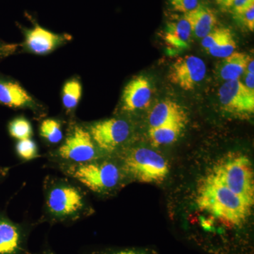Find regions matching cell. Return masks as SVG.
Masks as SVG:
<instances>
[{
	"mask_svg": "<svg viewBox=\"0 0 254 254\" xmlns=\"http://www.w3.org/2000/svg\"><path fill=\"white\" fill-rule=\"evenodd\" d=\"M237 21H240L241 24L248 29L249 31L254 32V5L251 6L243 12L240 14L234 15Z\"/></svg>",
	"mask_w": 254,
	"mask_h": 254,
	"instance_id": "cell-27",
	"label": "cell"
},
{
	"mask_svg": "<svg viewBox=\"0 0 254 254\" xmlns=\"http://www.w3.org/2000/svg\"><path fill=\"white\" fill-rule=\"evenodd\" d=\"M16 153L20 160L23 162H29L40 158L38 144L32 138L17 141L15 146Z\"/></svg>",
	"mask_w": 254,
	"mask_h": 254,
	"instance_id": "cell-22",
	"label": "cell"
},
{
	"mask_svg": "<svg viewBox=\"0 0 254 254\" xmlns=\"http://www.w3.org/2000/svg\"><path fill=\"white\" fill-rule=\"evenodd\" d=\"M83 123L104 156H115L125 149L131 136V125L125 119L113 118Z\"/></svg>",
	"mask_w": 254,
	"mask_h": 254,
	"instance_id": "cell-7",
	"label": "cell"
},
{
	"mask_svg": "<svg viewBox=\"0 0 254 254\" xmlns=\"http://www.w3.org/2000/svg\"><path fill=\"white\" fill-rule=\"evenodd\" d=\"M152 96V89L148 78L137 76L125 86L122 95L120 110L131 113L146 108Z\"/></svg>",
	"mask_w": 254,
	"mask_h": 254,
	"instance_id": "cell-13",
	"label": "cell"
},
{
	"mask_svg": "<svg viewBox=\"0 0 254 254\" xmlns=\"http://www.w3.org/2000/svg\"><path fill=\"white\" fill-rule=\"evenodd\" d=\"M66 125L63 142L45 155L50 168L86 163L104 156L95 145L84 123L74 118L68 119Z\"/></svg>",
	"mask_w": 254,
	"mask_h": 254,
	"instance_id": "cell-4",
	"label": "cell"
},
{
	"mask_svg": "<svg viewBox=\"0 0 254 254\" xmlns=\"http://www.w3.org/2000/svg\"><path fill=\"white\" fill-rule=\"evenodd\" d=\"M43 205L37 225H73L93 213L88 192L67 177L48 175L43 182Z\"/></svg>",
	"mask_w": 254,
	"mask_h": 254,
	"instance_id": "cell-1",
	"label": "cell"
},
{
	"mask_svg": "<svg viewBox=\"0 0 254 254\" xmlns=\"http://www.w3.org/2000/svg\"><path fill=\"white\" fill-rule=\"evenodd\" d=\"M81 254H156L155 252L148 250L136 248H124L118 250L103 251H91Z\"/></svg>",
	"mask_w": 254,
	"mask_h": 254,
	"instance_id": "cell-25",
	"label": "cell"
},
{
	"mask_svg": "<svg viewBox=\"0 0 254 254\" xmlns=\"http://www.w3.org/2000/svg\"><path fill=\"white\" fill-rule=\"evenodd\" d=\"M237 48V43L234 40L233 37L227 38L225 41L220 42L218 44L215 45L209 48L207 51L212 56L218 58H225L235 53Z\"/></svg>",
	"mask_w": 254,
	"mask_h": 254,
	"instance_id": "cell-24",
	"label": "cell"
},
{
	"mask_svg": "<svg viewBox=\"0 0 254 254\" xmlns=\"http://www.w3.org/2000/svg\"><path fill=\"white\" fill-rule=\"evenodd\" d=\"M23 52L38 56H46L72 41L71 35L56 33L35 24L32 28H23Z\"/></svg>",
	"mask_w": 254,
	"mask_h": 254,
	"instance_id": "cell-11",
	"label": "cell"
},
{
	"mask_svg": "<svg viewBox=\"0 0 254 254\" xmlns=\"http://www.w3.org/2000/svg\"><path fill=\"white\" fill-rule=\"evenodd\" d=\"M233 36H232V31L229 28H214L213 31H210L207 36L202 38L201 45L205 50H208L211 47Z\"/></svg>",
	"mask_w": 254,
	"mask_h": 254,
	"instance_id": "cell-23",
	"label": "cell"
},
{
	"mask_svg": "<svg viewBox=\"0 0 254 254\" xmlns=\"http://www.w3.org/2000/svg\"><path fill=\"white\" fill-rule=\"evenodd\" d=\"M8 131L10 136L17 141L32 138L33 135L31 122L24 116L13 119L8 125Z\"/></svg>",
	"mask_w": 254,
	"mask_h": 254,
	"instance_id": "cell-21",
	"label": "cell"
},
{
	"mask_svg": "<svg viewBox=\"0 0 254 254\" xmlns=\"http://www.w3.org/2000/svg\"><path fill=\"white\" fill-rule=\"evenodd\" d=\"M18 45H1L0 44V57L14 53L18 48Z\"/></svg>",
	"mask_w": 254,
	"mask_h": 254,
	"instance_id": "cell-29",
	"label": "cell"
},
{
	"mask_svg": "<svg viewBox=\"0 0 254 254\" xmlns=\"http://www.w3.org/2000/svg\"><path fill=\"white\" fill-rule=\"evenodd\" d=\"M0 103L13 109L29 111L35 120L47 118L48 108L18 82L0 79Z\"/></svg>",
	"mask_w": 254,
	"mask_h": 254,
	"instance_id": "cell-9",
	"label": "cell"
},
{
	"mask_svg": "<svg viewBox=\"0 0 254 254\" xmlns=\"http://www.w3.org/2000/svg\"><path fill=\"white\" fill-rule=\"evenodd\" d=\"M208 175L254 205V169L252 162L245 155L229 153L213 165Z\"/></svg>",
	"mask_w": 254,
	"mask_h": 254,
	"instance_id": "cell-5",
	"label": "cell"
},
{
	"mask_svg": "<svg viewBox=\"0 0 254 254\" xmlns=\"http://www.w3.org/2000/svg\"><path fill=\"white\" fill-rule=\"evenodd\" d=\"M195 201L201 211L229 229L242 226L253 207L209 175L198 184Z\"/></svg>",
	"mask_w": 254,
	"mask_h": 254,
	"instance_id": "cell-2",
	"label": "cell"
},
{
	"mask_svg": "<svg viewBox=\"0 0 254 254\" xmlns=\"http://www.w3.org/2000/svg\"><path fill=\"white\" fill-rule=\"evenodd\" d=\"M250 56L245 53L235 52L224 59L220 68V75L225 81L239 79L246 72Z\"/></svg>",
	"mask_w": 254,
	"mask_h": 254,
	"instance_id": "cell-19",
	"label": "cell"
},
{
	"mask_svg": "<svg viewBox=\"0 0 254 254\" xmlns=\"http://www.w3.org/2000/svg\"><path fill=\"white\" fill-rule=\"evenodd\" d=\"M113 157L120 162L127 178L143 183H161L170 172L165 158L148 148H125Z\"/></svg>",
	"mask_w": 254,
	"mask_h": 254,
	"instance_id": "cell-6",
	"label": "cell"
},
{
	"mask_svg": "<svg viewBox=\"0 0 254 254\" xmlns=\"http://www.w3.org/2000/svg\"><path fill=\"white\" fill-rule=\"evenodd\" d=\"M186 112L181 105L173 100L160 102L153 107L148 116L150 128H155L169 124H186Z\"/></svg>",
	"mask_w": 254,
	"mask_h": 254,
	"instance_id": "cell-14",
	"label": "cell"
},
{
	"mask_svg": "<svg viewBox=\"0 0 254 254\" xmlns=\"http://www.w3.org/2000/svg\"><path fill=\"white\" fill-rule=\"evenodd\" d=\"M191 36L190 23L183 17L169 23L163 32L162 38L170 49L180 52L189 48Z\"/></svg>",
	"mask_w": 254,
	"mask_h": 254,
	"instance_id": "cell-15",
	"label": "cell"
},
{
	"mask_svg": "<svg viewBox=\"0 0 254 254\" xmlns=\"http://www.w3.org/2000/svg\"><path fill=\"white\" fill-rule=\"evenodd\" d=\"M223 111L240 119L251 118L254 113V92L240 79L225 81L218 92Z\"/></svg>",
	"mask_w": 254,
	"mask_h": 254,
	"instance_id": "cell-8",
	"label": "cell"
},
{
	"mask_svg": "<svg viewBox=\"0 0 254 254\" xmlns=\"http://www.w3.org/2000/svg\"><path fill=\"white\" fill-rule=\"evenodd\" d=\"M185 126L183 124L174 123L150 128L149 136L152 143L155 146H159L174 143L181 134Z\"/></svg>",
	"mask_w": 254,
	"mask_h": 254,
	"instance_id": "cell-20",
	"label": "cell"
},
{
	"mask_svg": "<svg viewBox=\"0 0 254 254\" xmlns=\"http://www.w3.org/2000/svg\"><path fill=\"white\" fill-rule=\"evenodd\" d=\"M82 83L79 78H69L66 82L62 89V104L67 119L76 118L75 114L81 99Z\"/></svg>",
	"mask_w": 254,
	"mask_h": 254,
	"instance_id": "cell-17",
	"label": "cell"
},
{
	"mask_svg": "<svg viewBox=\"0 0 254 254\" xmlns=\"http://www.w3.org/2000/svg\"><path fill=\"white\" fill-rule=\"evenodd\" d=\"M254 0H234L231 8L234 15L240 14L244 11L254 6Z\"/></svg>",
	"mask_w": 254,
	"mask_h": 254,
	"instance_id": "cell-28",
	"label": "cell"
},
{
	"mask_svg": "<svg viewBox=\"0 0 254 254\" xmlns=\"http://www.w3.org/2000/svg\"><path fill=\"white\" fill-rule=\"evenodd\" d=\"M206 71L203 60L194 55H187L174 62L169 71L168 78L182 89L191 91L204 79Z\"/></svg>",
	"mask_w": 254,
	"mask_h": 254,
	"instance_id": "cell-12",
	"label": "cell"
},
{
	"mask_svg": "<svg viewBox=\"0 0 254 254\" xmlns=\"http://www.w3.org/2000/svg\"><path fill=\"white\" fill-rule=\"evenodd\" d=\"M53 168L77 182L88 193L103 196L118 190L127 178L115 157L103 156L86 163L58 165Z\"/></svg>",
	"mask_w": 254,
	"mask_h": 254,
	"instance_id": "cell-3",
	"label": "cell"
},
{
	"mask_svg": "<svg viewBox=\"0 0 254 254\" xmlns=\"http://www.w3.org/2000/svg\"><path fill=\"white\" fill-rule=\"evenodd\" d=\"M246 73H254V61L253 58L250 60L248 64H247Z\"/></svg>",
	"mask_w": 254,
	"mask_h": 254,
	"instance_id": "cell-34",
	"label": "cell"
},
{
	"mask_svg": "<svg viewBox=\"0 0 254 254\" xmlns=\"http://www.w3.org/2000/svg\"><path fill=\"white\" fill-rule=\"evenodd\" d=\"M173 9L178 12H190L198 6V0H169Z\"/></svg>",
	"mask_w": 254,
	"mask_h": 254,
	"instance_id": "cell-26",
	"label": "cell"
},
{
	"mask_svg": "<svg viewBox=\"0 0 254 254\" xmlns=\"http://www.w3.org/2000/svg\"><path fill=\"white\" fill-rule=\"evenodd\" d=\"M245 84L250 91L254 92V73H247Z\"/></svg>",
	"mask_w": 254,
	"mask_h": 254,
	"instance_id": "cell-30",
	"label": "cell"
},
{
	"mask_svg": "<svg viewBox=\"0 0 254 254\" xmlns=\"http://www.w3.org/2000/svg\"><path fill=\"white\" fill-rule=\"evenodd\" d=\"M215 1L222 9H229L231 8L234 0H215Z\"/></svg>",
	"mask_w": 254,
	"mask_h": 254,
	"instance_id": "cell-31",
	"label": "cell"
},
{
	"mask_svg": "<svg viewBox=\"0 0 254 254\" xmlns=\"http://www.w3.org/2000/svg\"><path fill=\"white\" fill-rule=\"evenodd\" d=\"M184 17L190 23L192 34L200 39L213 31L216 26L215 13L203 5H198L195 9L186 13Z\"/></svg>",
	"mask_w": 254,
	"mask_h": 254,
	"instance_id": "cell-16",
	"label": "cell"
},
{
	"mask_svg": "<svg viewBox=\"0 0 254 254\" xmlns=\"http://www.w3.org/2000/svg\"><path fill=\"white\" fill-rule=\"evenodd\" d=\"M36 222H16L0 212V254H33L28 240Z\"/></svg>",
	"mask_w": 254,
	"mask_h": 254,
	"instance_id": "cell-10",
	"label": "cell"
},
{
	"mask_svg": "<svg viewBox=\"0 0 254 254\" xmlns=\"http://www.w3.org/2000/svg\"><path fill=\"white\" fill-rule=\"evenodd\" d=\"M66 123L61 119L55 118H46L42 120L38 129L42 141L51 148L58 146L64 137V124Z\"/></svg>",
	"mask_w": 254,
	"mask_h": 254,
	"instance_id": "cell-18",
	"label": "cell"
},
{
	"mask_svg": "<svg viewBox=\"0 0 254 254\" xmlns=\"http://www.w3.org/2000/svg\"><path fill=\"white\" fill-rule=\"evenodd\" d=\"M9 171V168L0 166V184L1 183V182L4 181L6 177H7Z\"/></svg>",
	"mask_w": 254,
	"mask_h": 254,
	"instance_id": "cell-32",
	"label": "cell"
},
{
	"mask_svg": "<svg viewBox=\"0 0 254 254\" xmlns=\"http://www.w3.org/2000/svg\"><path fill=\"white\" fill-rule=\"evenodd\" d=\"M38 254H57L49 246L46 245Z\"/></svg>",
	"mask_w": 254,
	"mask_h": 254,
	"instance_id": "cell-33",
	"label": "cell"
}]
</instances>
